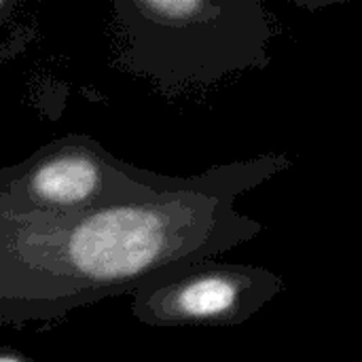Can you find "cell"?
I'll return each instance as SVG.
<instances>
[{
    "label": "cell",
    "mask_w": 362,
    "mask_h": 362,
    "mask_svg": "<svg viewBox=\"0 0 362 362\" xmlns=\"http://www.w3.org/2000/svg\"><path fill=\"white\" fill-rule=\"evenodd\" d=\"M291 165L265 153L212 165L202 185L155 204L0 221V325L57 322L255 240L263 225L235 202Z\"/></svg>",
    "instance_id": "cell-1"
},
{
    "label": "cell",
    "mask_w": 362,
    "mask_h": 362,
    "mask_svg": "<svg viewBox=\"0 0 362 362\" xmlns=\"http://www.w3.org/2000/svg\"><path fill=\"white\" fill-rule=\"evenodd\" d=\"M123 70L165 91L265 68L276 36L259 0H115Z\"/></svg>",
    "instance_id": "cell-2"
},
{
    "label": "cell",
    "mask_w": 362,
    "mask_h": 362,
    "mask_svg": "<svg viewBox=\"0 0 362 362\" xmlns=\"http://www.w3.org/2000/svg\"><path fill=\"white\" fill-rule=\"evenodd\" d=\"M202 180L204 172L159 174L115 157L87 134H66L23 161L0 168V221L155 204L170 193L191 191Z\"/></svg>",
    "instance_id": "cell-3"
},
{
    "label": "cell",
    "mask_w": 362,
    "mask_h": 362,
    "mask_svg": "<svg viewBox=\"0 0 362 362\" xmlns=\"http://www.w3.org/2000/svg\"><path fill=\"white\" fill-rule=\"evenodd\" d=\"M282 291V276L267 267L206 259L144 284L132 295V314L155 329L238 327Z\"/></svg>",
    "instance_id": "cell-4"
},
{
    "label": "cell",
    "mask_w": 362,
    "mask_h": 362,
    "mask_svg": "<svg viewBox=\"0 0 362 362\" xmlns=\"http://www.w3.org/2000/svg\"><path fill=\"white\" fill-rule=\"evenodd\" d=\"M0 362H40L15 348H0Z\"/></svg>",
    "instance_id": "cell-5"
}]
</instances>
